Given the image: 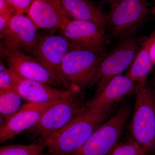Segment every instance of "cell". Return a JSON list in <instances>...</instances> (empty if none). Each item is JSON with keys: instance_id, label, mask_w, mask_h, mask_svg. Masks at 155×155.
Segmentation results:
<instances>
[{"instance_id": "obj_1", "label": "cell", "mask_w": 155, "mask_h": 155, "mask_svg": "<svg viewBox=\"0 0 155 155\" xmlns=\"http://www.w3.org/2000/svg\"><path fill=\"white\" fill-rule=\"evenodd\" d=\"M114 107H87L44 142L48 155L72 154L109 119Z\"/></svg>"}, {"instance_id": "obj_2", "label": "cell", "mask_w": 155, "mask_h": 155, "mask_svg": "<svg viewBox=\"0 0 155 155\" xmlns=\"http://www.w3.org/2000/svg\"><path fill=\"white\" fill-rule=\"evenodd\" d=\"M69 92L50 107L36 125L28 130V135L43 144L51 136L62 129L86 109L81 90L70 87Z\"/></svg>"}, {"instance_id": "obj_3", "label": "cell", "mask_w": 155, "mask_h": 155, "mask_svg": "<svg viewBox=\"0 0 155 155\" xmlns=\"http://www.w3.org/2000/svg\"><path fill=\"white\" fill-rule=\"evenodd\" d=\"M143 40L136 31L119 38L115 46L105 54L89 86L96 85L97 93L113 78L122 75L132 64Z\"/></svg>"}, {"instance_id": "obj_4", "label": "cell", "mask_w": 155, "mask_h": 155, "mask_svg": "<svg viewBox=\"0 0 155 155\" xmlns=\"http://www.w3.org/2000/svg\"><path fill=\"white\" fill-rule=\"evenodd\" d=\"M129 128L131 137L147 153L155 150V94L147 84H138Z\"/></svg>"}, {"instance_id": "obj_5", "label": "cell", "mask_w": 155, "mask_h": 155, "mask_svg": "<svg viewBox=\"0 0 155 155\" xmlns=\"http://www.w3.org/2000/svg\"><path fill=\"white\" fill-rule=\"evenodd\" d=\"M106 51L71 48L61 68L62 78L67 86L81 90L89 86Z\"/></svg>"}, {"instance_id": "obj_6", "label": "cell", "mask_w": 155, "mask_h": 155, "mask_svg": "<svg viewBox=\"0 0 155 155\" xmlns=\"http://www.w3.org/2000/svg\"><path fill=\"white\" fill-rule=\"evenodd\" d=\"M110 5L107 27L116 38L137 31L147 22L152 11L147 0H113Z\"/></svg>"}, {"instance_id": "obj_7", "label": "cell", "mask_w": 155, "mask_h": 155, "mask_svg": "<svg viewBox=\"0 0 155 155\" xmlns=\"http://www.w3.org/2000/svg\"><path fill=\"white\" fill-rule=\"evenodd\" d=\"M130 113L124 106L95 130L80 148L71 155H107L118 144Z\"/></svg>"}, {"instance_id": "obj_8", "label": "cell", "mask_w": 155, "mask_h": 155, "mask_svg": "<svg viewBox=\"0 0 155 155\" xmlns=\"http://www.w3.org/2000/svg\"><path fill=\"white\" fill-rule=\"evenodd\" d=\"M1 53L9 68L19 77L47 84L57 88L67 89L61 80L31 56L8 49L2 45Z\"/></svg>"}, {"instance_id": "obj_9", "label": "cell", "mask_w": 155, "mask_h": 155, "mask_svg": "<svg viewBox=\"0 0 155 155\" xmlns=\"http://www.w3.org/2000/svg\"><path fill=\"white\" fill-rule=\"evenodd\" d=\"M71 46L67 39L61 34H51L38 37L29 52L31 57L37 60L67 86L62 78L61 68L64 58Z\"/></svg>"}, {"instance_id": "obj_10", "label": "cell", "mask_w": 155, "mask_h": 155, "mask_svg": "<svg viewBox=\"0 0 155 155\" xmlns=\"http://www.w3.org/2000/svg\"><path fill=\"white\" fill-rule=\"evenodd\" d=\"M60 31L71 48L105 51L110 44L105 28L91 21L70 19Z\"/></svg>"}, {"instance_id": "obj_11", "label": "cell", "mask_w": 155, "mask_h": 155, "mask_svg": "<svg viewBox=\"0 0 155 155\" xmlns=\"http://www.w3.org/2000/svg\"><path fill=\"white\" fill-rule=\"evenodd\" d=\"M38 29L27 14L16 13L0 34L2 45L12 51L29 53L38 38Z\"/></svg>"}, {"instance_id": "obj_12", "label": "cell", "mask_w": 155, "mask_h": 155, "mask_svg": "<svg viewBox=\"0 0 155 155\" xmlns=\"http://www.w3.org/2000/svg\"><path fill=\"white\" fill-rule=\"evenodd\" d=\"M60 99L43 104L29 103L23 105L17 113L1 125V143L32 128L37 124L45 112Z\"/></svg>"}, {"instance_id": "obj_13", "label": "cell", "mask_w": 155, "mask_h": 155, "mask_svg": "<svg viewBox=\"0 0 155 155\" xmlns=\"http://www.w3.org/2000/svg\"><path fill=\"white\" fill-rule=\"evenodd\" d=\"M37 27L61 30L70 20L61 0H34L27 13Z\"/></svg>"}, {"instance_id": "obj_14", "label": "cell", "mask_w": 155, "mask_h": 155, "mask_svg": "<svg viewBox=\"0 0 155 155\" xmlns=\"http://www.w3.org/2000/svg\"><path fill=\"white\" fill-rule=\"evenodd\" d=\"M138 84L125 75L115 76L86 103L87 107H115L117 103L125 97L135 94Z\"/></svg>"}, {"instance_id": "obj_15", "label": "cell", "mask_w": 155, "mask_h": 155, "mask_svg": "<svg viewBox=\"0 0 155 155\" xmlns=\"http://www.w3.org/2000/svg\"><path fill=\"white\" fill-rule=\"evenodd\" d=\"M11 72L14 89L23 99L29 103L50 102L65 96L70 91V88L69 89L58 88L47 84L24 79L17 76L11 70Z\"/></svg>"}, {"instance_id": "obj_16", "label": "cell", "mask_w": 155, "mask_h": 155, "mask_svg": "<svg viewBox=\"0 0 155 155\" xmlns=\"http://www.w3.org/2000/svg\"><path fill=\"white\" fill-rule=\"evenodd\" d=\"M155 41V29L149 36L143 39L134 60L125 75L135 83L140 85L147 84L148 76L153 66L150 50Z\"/></svg>"}, {"instance_id": "obj_17", "label": "cell", "mask_w": 155, "mask_h": 155, "mask_svg": "<svg viewBox=\"0 0 155 155\" xmlns=\"http://www.w3.org/2000/svg\"><path fill=\"white\" fill-rule=\"evenodd\" d=\"M67 16L71 19L91 21L105 28L107 15L90 0H61Z\"/></svg>"}, {"instance_id": "obj_18", "label": "cell", "mask_w": 155, "mask_h": 155, "mask_svg": "<svg viewBox=\"0 0 155 155\" xmlns=\"http://www.w3.org/2000/svg\"><path fill=\"white\" fill-rule=\"evenodd\" d=\"M22 97L14 89L0 91L1 117L7 121L22 107Z\"/></svg>"}, {"instance_id": "obj_19", "label": "cell", "mask_w": 155, "mask_h": 155, "mask_svg": "<svg viewBox=\"0 0 155 155\" xmlns=\"http://www.w3.org/2000/svg\"><path fill=\"white\" fill-rule=\"evenodd\" d=\"M45 145L34 143L28 145L3 146L0 148V155H46Z\"/></svg>"}, {"instance_id": "obj_20", "label": "cell", "mask_w": 155, "mask_h": 155, "mask_svg": "<svg viewBox=\"0 0 155 155\" xmlns=\"http://www.w3.org/2000/svg\"><path fill=\"white\" fill-rule=\"evenodd\" d=\"M144 150L132 137L121 144H117L110 155H146Z\"/></svg>"}, {"instance_id": "obj_21", "label": "cell", "mask_w": 155, "mask_h": 155, "mask_svg": "<svg viewBox=\"0 0 155 155\" xmlns=\"http://www.w3.org/2000/svg\"><path fill=\"white\" fill-rule=\"evenodd\" d=\"M14 89L11 70L5 63L0 64V91Z\"/></svg>"}, {"instance_id": "obj_22", "label": "cell", "mask_w": 155, "mask_h": 155, "mask_svg": "<svg viewBox=\"0 0 155 155\" xmlns=\"http://www.w3.org/2000/svg\"><path fill=\"white\" fill-rule=\"evenodd\" d=\"M19 14H27L34 0H7Z\"/></svg>"}, {"instance_id": "obj_23", "label": "cell", "mask_w": 155, "mask_h": 155, "mask_svg": "<svg viewBox=\"0 0 155 155\" xmlns=\"http://www.w3.org/2000/svg\"><path fill=\"white\" fill-rule=\"evenodd\" d=\"M11 11L16 10L7 0H0V14Z\"/></svg>"}, {"instance_id": "obj_24", "label": "cell", "mask_w": 155, "mask_h": 155, "mask_svg": "<svg viewBox=\"0 0 155 155\" xmlns=\"http://www.w3.org/2000/svg\"><path fill=\"white\" fill-rule=\"evenodd\" d=\"M150 56L153 66L155 65V41L153 44L150 50Z\"/></svg>"}, {"instance_id": "obj_25", "label": "cell", "mask_w": 155, "mask_h": 155, "mask_svg": "<svg viewBox=\"0 0 155 155\" xmlns=\"http://www.w3.org/2000/svg\"><path fill=\"white\" fill-rule=\"evenodd\" d=\"M152 88L155 94V78L153 80V86Z\"/></svg>"}, {"instance_id": "obj_26", "label": "cell", "mask_w": 155, "mask_h": 155, "mask_svg": "<svg viewBox=\"0 0 155 155\" xmlns=\"http://www.w3.org/2000/svg\"><path fill=\"white\" fill-rule=\"evenodd\" d=\"M104 1H106V2H108L110 3L112 1H113V0H104Z\"/></svg>"}]
</instances>
